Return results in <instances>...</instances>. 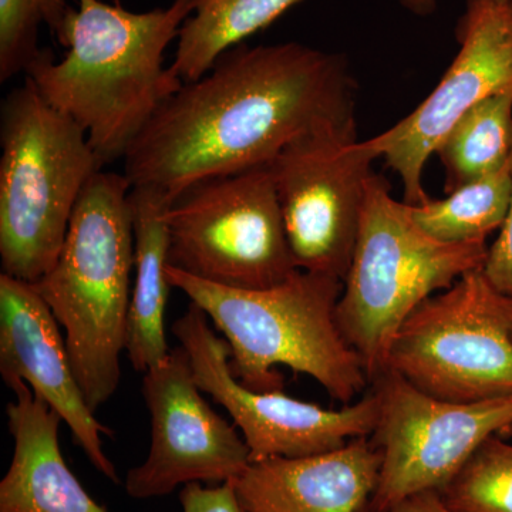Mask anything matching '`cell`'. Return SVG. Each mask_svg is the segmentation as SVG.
Masks as SVG:
<instances>
[{"instance_id":"24","label":"cell","mask_w":512,"mask_h":512,"mask_svg":"<svg viewBox=\"0 0 512 512\" xmlns=\"http://www.w3.org/2000/svg\"><path fill=\"white\" fill-rule=\"evenodd\" d=\"M510 170L512 178V153ZM483 271L498 291L512 296V187L507 218H505L504 225L500 229V235L495 239L494 244L488 248Z\"/></svg>"},{"instance_id":"9","label":"cell","mask_w":512,"mask_h":512,"mask_svg":"<svg viewBox=\"0 0 512 512\" xmlns=\"http://www.w3.org/2000/svg\"><path fill=\"white\" fill-rule=\"evenodd\" d=\"M376 160L352 116L306 131L269 164L296 268L345 279Z\"/></svg>"},{"instance_id":"12","label":"cell","mask_w":512,"mask_h":512,"mask_svg":"<svg viewBox=\"0 0 512 512\" xmlns=\"http://www.w3.org/2000/svg\"><path fill=\"white\" fill-rule=\"evenodd\" d=\"M456 59L423 103L366 140L402 178L404 202L426 204L423 171L448 131L468 110L500 94L512 96V0H467L458 20Z\"/></svg>"},{"instance_id":"6","label":"cell","mask_w":512,"mask_h":512,"mask_svg":"<svg viewBox=\"0 0 512 512\" xmlns=\"http://www.w3.org/2000/svg\"><path fill=\"white\" fill-rule=\"evenodd\" d=\"M487 242L448 244L413 221L375 174L367 185L355 252L336 306V320L372 383L387 370L389 350L410 313L461 276L483 268Z\"/></svg>"},{"instance_id":"3","label":"cell","mask_w":512,"mask_h":512,"mask_svg":"<svg viewBox=\"0 0 512 512\" xmlns=\"http://www.w3.org/2000/svg\"><path fill=\"white\" fill-rule=\"evenodd\" d=\"M167 276L224 336L232 373L249 389L284 390L275 367L286 366L312 377L345 406L369 390L362 362L336 320L339 278L298 269L271 288L235 289L170 265Z\"/></svg>"},{"instance_id":"17","label":"cell","mask_w":512,"mask_h":512,"mask_svg":"<svg viewBox=\"0 0 512 512\" xmlns=\"http://www.w3.org/2000/svg\"><path fill=\"white\" fill-rule=\"evenodd\" d=\"M171 198L150 188L130 192L134 229V278L131 292L126 353L137 372L160 365L170 353L165 338V312L171 286L168 281V235L165 212Z\"/></svg>"},{"instance_id":"2","label":"cell","mask_w":512,"mask_h":512,"mask_svg":"<svg viewBox=\"0 0 512 512\" xmlns=\"http://www.w3.org/2000/svg\"><path fill=\"white\" fill-rule=\"evenodd\" d=\"M194 12V0L134 13L101 0H79L56 62L43 49L26 77L43 99L86 131L103 167L128 148L161 106L183 87L164 53Z\"/></svg>"},{"instance_id":"8","label":"cell","mask_w":512,"mask_h":512,"mask_svg":"<svg viewBox=\"0 0 512 512\" xmlns=\"http://www.w3.org/2000/svg\"><path fill=\"white\" fill-rule=\"evenodd\" d=\"M168 265L235 289L282 284L298 271L269 165L205 178L165 212Z\"/></svg>"},{"instance_id":"18","label":"cell","mask_w":512,"mask_h":512,"mask_svg":"<svg viewBox=\"0 0 512 512\" xmlns=\"http://www.w3.org/2000/svg\"><path fill=\"white\" fill-rule=\"evenodd\" d=\"M302 0H194L171 64L184 83L205 76L228 50L281 18Z\"/></svg>"},{"instance_id":"16","label":"cell","mask_w":512,"mask_h":512,"mask_svg":"<svg viewBox=\"0 0 512 512\" xmlns=\"http://www.w3.org/2000/svg\"><path fill=\"white\" fill-rule=\"evenodd\" d=\"M12 463L0 481V512H107L84 490L60 450L62 417L23 380L6 384Z\"/></svg>"},{"instance_id":"7","label":"cell","mask_w":512,"mask_h":512,"mask_svg":"<svg viewBox=\"0 0 512 512\" xmlns=\"http://www.w3.org/2000/svg\"><path fill=\"white\" fill-rule=\"evenodd\" d=\"M387 370L456 403L512 394V296L483 268L421 302L394 336Z\"/></svg>"},{"instance_id":"19","label":"cell","mask_w":512,"mask_h":512,"mask_svg":"<svg viewBox=\"0 0 512 512\" xmlns=\"http://www.w3.org/2000/svg\"><path fill=\"white\" fill-rule=\"evenodd\" d=\"M512 153V96L500 94L468 110L448 131L436 156L446 171V192L497 173Z\"/></svg>"},{"instance_id":"5","label":"cell","mask_w":512,"mask_h":512,"mask_svg":"<svg viewBox=\"0 0 512 512\" xmlns=\"http://www.w3.org/2000/svg\"><path fill=\"white\" fill-rule=\"evenodd\" d=\"M2 274L35 284L56 264L83 188L103 164L86 131L26 77L0 114Z\"/></svg>"},{"instance_id":"11","label":"cell","mask_w":512,"mask_h":512,"mask_svg":"<svg viewBox=\"0 0 512 512\" xmlns=\"http://www.w3.org/2000/svg\"><path fill=\"white\" fill-rule=\"evenodd\" d=\"M173 335L187 353L201 392L221 404L241 431L251 463L328 453L375 431L379 399L370 387L362 399L333 410L293 399L284 390L256 392L244 386L229 365L228 343L195 303L175 320Z\"/></svg>"},{"instance_id":"4","label":"cell","mask_w":512,"mask_h":512,"mask_svg":"<svg viewBox=\"0 0 512 512\" xmlns=\"http://www.w3.org/2000/svg\"><path fill=\"white\" fill-rule=\"evenodd\" d=\"M131 190L126 175L97 171L77 200L56 264L32 284L63 328L94 413L119 389L126 352L136 256Z\"/></svg>"},{"instance_id":"22","label":"cell","mask_w":512,"mask_h":512,"mask_svg":"<svg viewBox=\"0 0 512 512\" xmlns=\"http://www.w3.org/2000/svg\"><path fill=\"white\" fill-rule=\"evenodd\" d=\"M73 10L69 0H0V82L26 73L40 56V26L60 42Z\"/></svg>"},{"instance_id":"20","label":"cell","mask_w":512,"mask_h":512,"mask_svg":"<svg viewBox=\"0 0 512 512\" xmlns=\"http://www.w3.org/2000/svg\"><path fill=\"white\" fill-rule=\"evenodd\" d=\"M510 163L450 192L444 200L409 205L413 221L427 235L448 244L487 242L507 218L511 201Z\"/></svg>"},{"instance_id":"14","label":"cell","mask_w":512,"mask_h":512,"mask_svg":"<svg viewBox=\"0 0 512 512\" xmlns=\"http://www.w3.org/2000/svg\"><path fill=\"white\" fill-rule=\"evenodd\" d=\"M0 375L5 384H28L62 417L93 467L119 483L101 440L113 431L84 399L59 322L32 284L6 274L0 275Z\"/></svg>"},{"instance_id":"21","label":"cell","mask_w":512,"mask_h":512,"mask_svg":"<svg viewBox=\"0 0 512 512\" xmlns=\"http://www.w3.org/2000/svg\"><path fill=\"white\" fill-rule=\"evenodd\" d=\"M441 495L458 512H512V444L488 437Z\"/></svg>"},{"instance_id":"13","label":"cell","mask_w":512,"mask_h":512,"mask_svg":"<svg viewBox=\"0 0 512 512\" xmlns=\"http://www.w3.org/2000/svg\"><path fill=\"white\" fill-rule=\"evenodd\" d=\"M151 441L146 461L128 470L126 493L150 500L180 485H221L237 480L251 453L235 424L222 419L202 397L183 348L143 373Z\"/></svg>"},{"instance_id":"26","label":"cell","mask_w":512,"mask_h":512,"mask_svg":"<svg viewBox=\"0 0 512 512\" xmlns=\"http://www.w3.org/2000/svg\"><path fill=\"white\" fill-rule=\"evenodd\" d=\"M403 6L416 15L427 16L436 9V0H402Z\"/></svg>"},{"instance_id":"15","label":"cell","mask_w":512,"mask_h":512,"mask_svg":"<svg viewBox=\"0 0 512 512\" xmlns=\"http://www.w3.org/2000/svg\"><path fill=\"white\" fill-rule=\"evenodd\" d=\"M379 450L370 437L299 458L252 461L232 481L248 512H360L379 481Z\"/></svg>"},{"instance_id":"1","label":"cell","mask_w":512,"mask_h":512,"mask_svg":"<svg viewBox=\"0 0 512 512\" xmlns=\"http://www.w3.org/2000/svg\"><path fill=\"white\" fill-rule=\"evenodd\" d=\"M352 116L345 56L295 42L242 43L165 101L128 148L124 175L173 200L205 178L269 165L306 131Z\"/></svg>"},{"instance_id":"10","label":"cell","mask_w":512,"mask_h":512,"mask_svg":"<svg viewBox=\"0 0 512 512\" xmlns=\"http://www.w3.org/2000/svg\"><path fill=\"white\" fill-rule=\"evenodd\" d=\"M370 389L379 417L370 440L382 457L379 481L366 510L384 512L412 495L441 491L488 437L512 431V394L456 403L421 392L386 370Z\"/></svg>"},{"instance_id":"23","label":"cell","mask_w":512,"mask_h":512,"mask_svg":"<svg viewBox=\"0 0 512 512\" xmlns=\"http://www.w3.org/2000/svg\"><path fill=\"white\" fill-rule=\"evenodd\" d=\"M183 512H248L242 507L234 485H184L180 493Z\"/></svg>"},{"instance_id":"25","label":"cell","mask_w":512,"mask_h":512,"mask_svg":"<svg viewBox=\"0 0 512 512\" xmlns=\"http://www.w3.org/2000/svg\"><path fill=\"white\" fill-rule=\"evenodd\" d=\"M360 512H370L363 510ZM384 512H458L453 510L439 491H426L406 498L396 507Z\"/></svg>"}]
</instances>
